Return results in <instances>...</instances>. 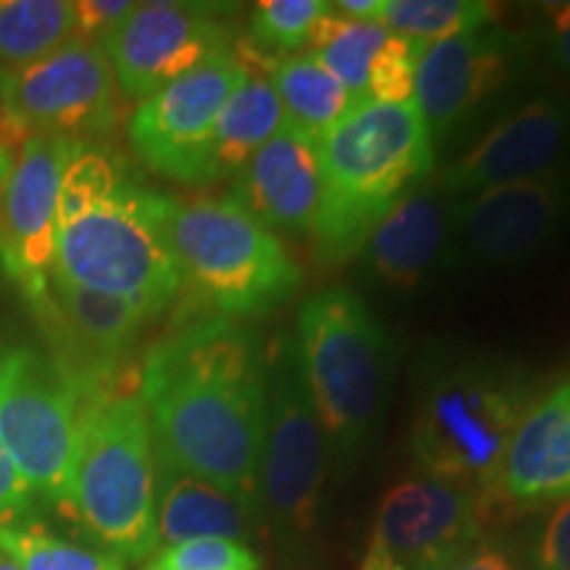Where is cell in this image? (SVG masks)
<instances>
[{
  "label": "cell",
  "mask_w": 570,
  "mask_h": 570,
  "mask_svg": "<svg viewBox=\"0 0 570 570\" xmlns=\"http://www.w3.org/2000/svg\"><path fill=\"white\" fill-rule=\"evenodd\" d=\"M169 240L196 315L265 317L302 288V269L277 233L233 196L169 198Z\"/></svg>",
  "instance_id": "obj_5"
},
{
  "label": "cell",
  "mask_w": 570,
  "mask_h": 570,
  "mask_svg": "<svg viewBox=\"0 0 570 570\" xmlns=\"http://www.w3.org/2000/svg\"><path fill=\"white\" fill-rule=\"evenodd\" d=\"M423 42L389 35L381 51L370 63L367 77V104H407L415 92V71Z\"/></svg>",
  "instance_id": "obj_31"
},
{
  "label": "cell",
  "mask_w": 570,
  "mask_h": 570,
  "mask_svg": "<svg viewBox=\"0 0 570 570\" xmlns=\"http://www.w3.org/2000/svg\"><path fill=\"white\" fill-rule=\"evenodd\" d=\"M132 0H77L75 3V38L85 42H101L117 30L135 11Z\"/></svg>",
  "instance_id": "obj_32"
},
{
  "label": "cell",
  "mask_w": 570,
  "mask_h": 570,
  "mask_svg": "<svg viewBox=\"0 0 570 570\" xmlns=\"http://www.w3.org/2000/svg\"><path fill=\"white\" fill-rule=\"evenodd\" d=\"M436 570H518L512 566V560L504 554L502 550L489 544H473L470 550L458 554L454 560H449L446 566H441Z\"/></svg>",
  "instance_id": "obj_37"
},
{
  "label": "cell",
  "mask_w": 570,
  "mask_h": 570,
  "mask_svg": "<svg viewBox=\"0 0 570 570\" xmlns=\"http://www.w3.org/2000/svg\"><path fill=\"white\" fill-rule=\"evenodd\" d=\"M0 570H19V568L13 566V562H11L9 558H6L3 552H0Z\"/></svg>",
  "instance_id": "obj_39"
},
{
  "label": "cell",
  "mask_w": 570,
  "mask_h": 570,
  "mask_svg": "<svg viewBox=\"0 0 570 570\" xmlns=\"http://www.w3.org/2000/svg\"><path fill=\"white\" fill-rule=\"evenodd\" d=\"M262 510L238 497L185 475L156 460V544L173 547L196 539H230L248 544Z\"/></svg>",
  "instance_id": "obj_21"
},
{
  "label": "cell",
  "mask_w": 570,
  "mask_h": 570,
  "mask_svg": "<svg viewBox=\"0 0 570 570\" xmlns=\"http://www.w3.org/2000/svg\"><path fill=\"white\" fill-rule=\"evenodd\" d=\"M244 80L225 104L214 132V180L238 175V169L285 125L281 98L269 77L252 61L244 59Z\"/></svg>",
  "instance_id": "obj_23"
},
{
  "label": "cell",
  "mask_w": 570,
  "mask_h": 570,
  "mask_svg": "<svg viewBox=\"0 0 570 570\" xmlns=\"http://www.w3.org/2000/svg\"><path fill=\"white\" fill-rule=\"evenodd\" d=\"M27 140H30V132L0 106V188L9 180L13 164H17V156L21 154Z\"/></svg>",
  "instance_id": "obj_36"
},
{
  "label": "cell",
  "mask_w": 570,
  "mask_h": 570,
  "mask_svg": "<svg viewBox=\"0 0 570 570\" xmlns=\"http://www.w3.org/2000/svg\"><path fill=\"white\" fill-rule=\"evenodd\" d=\"M533 399L531 375L494 356H446L425 367L410 428L412 465L491 502L504 452Z\"/></svg>",
  "instance_id": "obj_3"
},
{
  "label": "cell",
  "mask_w": 570,
  "mask_h": 570,
  "mask_svg": "<svg viewBox=\"0 0 570 570\" xmlns=\"http://www.w3.org/2000/svg\"><path fill=\"white\" fill-rule=\"evenodd\" d=\"M533 562L539 570H570V499L560 502L541 523Z\"/></svg>",
  "instance_id": "obj_33"
},
{
  "label": "cell",
  "mask_w": 570,
  "mask_h": 570,
  "mask_svg": "<svg viewBox=\"0 0 570 570\" xmlns=\"http://www.w3.org/2000/svg\"><path fill=\"white\" fill-rule=\"evenodd\" d=\"M169 198L122 180L104 202L59 227L51 273L161 315L183 294L167 227Z\"/></svg>",
  "instance_id": "obj_7"
},
{
  "label": "cell",
  "mask_w": 570,
  "mask_h": 570,
  "mask_svg": "<svg viewBox=\"0 0 570 570\" xmlns=\"http://www.w3.org/2000/svg\"><path fill=\"white\" fill-rule=\"evenodd\" d=\"M547 38L554 61L570 77V3H554L547 9Z\"/></svg>",
  "instance_id": "obj_35"
},
{
  "label": "cell",
  "mask_w": 570,
  "mask_h": 570,
  "mask_svg": "<svg viewBox=\"0 0 570 570\" xmlns=\"http://www.w3.org/2000/svg\"><path fill=\"white\" fill-rule=\"evenodd\" d=\"M138 394L156 460L262 510L267 377L256 331L190 315L148 348Z\"/></svg>",
  "instance_id": "obj_1"
},
{
  "label": "cell",
  "mask_w": 570,
  "mask_h": 570,
  "mask_svg": "<svg viewBox=\"0 0 570 570\" xmlns=\"http://www.w3.org/2000/svg\"><path fill=\"white\" fill-rule=\"evenodd\" d=\"M117 90L104 48L75 38L32 67L6 75L0 106L30 135L88 142L117 127Z\"/></svg>",
  "instance_id": "obj_11"
},
{
  "label": "cell",
  "mask_w": 570,
  "mask_h": 570,
  "mask_svg": "<svg viewBox=\"0 0 570 570\" xmlns=\"http://www.w3.org/2000/svg\"><path fill=\"white\" fill-rule=\"evenodd\" d=\"M223 6L154 0L138 3L101 42L125 98L146 101L212 59L233 51Z\"/></svg>",
  "instance_id": "obj_12"
},
{
  "label": "cell",
  "mask_w": 570,
  "mask_h": 570,
  "mask_svg": "<svg viewBox=\"0 0 570 570\" xmlns=\"http://www.w3.org/2000/svg\"><path fill=\"white\" fill-rule=\"evenodd\" d=\"M125 180L122 167L101 146L92 142H77L61 169L59 180V204H56V233L59 227L71 223L98 202L117 190Z\"/></svg>",
  "instance_id": "obj_28"
},
{
  "label": "cell",
  "mask_w": 570,
  "mask_h": 570,
  "mask_svg": "<svg viewBox=\"0 0 570 570\" xmlns=\"http://www.w3.org/2000/svg\"><path fill=\"white\" fill-rule=\"evenodd\" d=\"M497 17V9L483 0H383L377 24L423 46L481 30Z\"/></svg>",
  "instance_id": "obj_26"
},
{
  "label": "cell",
  "mask_w": 570,
  "mask_h": 570,
  "mask_svg": "<svg viewBox=\"0 0 570 570\" xmlns=\"http://www.w3.org/2000/svg\"><path fill=\"white\" fill-rule=\"evenodd\" d=\"M389 30L377 21H360L333 9L317 21L306 53H312L331 71L356 104H367L370 63L389 40Z\"/></svg>",
  "instance_id": "obj_25"
},
{
  "label": "cell",
  "mask_w": 570,
  "mask_h": 570,
  "mask_svg": "<svg viewBox=\"0 0 570 570\" xmlns=\"http://www.w3.org/2000/svg\"><path fill=\"white\" fill-rule=\"evenodd\" d=\"M35 508H38V494L27 487L0 444V525L30 523Z\"/></svg>",
  "instance_id": "obj_34"
},
{
  "label": "cell",
  "mask_w": 570,
  "mask_h": 570,
  "mask_svg": "<svg viewBox=\"0 0 570 570\" xmlns=\"http://www.w3.org/2000/svg\"><path fill=\"white\" fill-rule=\"evenodd\" d=\"M327 11L331 3L323 0H259L248 19V38L262 53H302Z\"/></svg>",
  "instance_id": "obj_29"
},
{
  "label": "cell",
  "mask_w": 570,
  "mask_h": 570,
  "mask_svg": "<svg viewBox=\"0 0 570 570\" xmlns=\"http://www.w3.org/2000/svg\"><path fill=\"white\" fill-rule=\"evenodd\" d=\"M512 508H541L570 499V375L537 394L512 433L497 494Z\"/></svg>",
  "instance_id": "obj_19"
},
{
  "label": "cell",
  "mask_w": 570,
  "mask_h": 570,
  "mask_svg": "<svg viewBox=\"0 0 570 570\" xmlns=\"http://www.w3.org/2000/svg\"><path fill=\"white\" fill-rule=\"evenodd\" d=\"M69 515L98 550L146 562L156 544V446L138 391H98L85 407Z\"/></svg>",
  "instance_id": "obj_4"
},
{
  "label": "cell",
  "mask_w": 570,
  "mask_h": 570,
  "mask_svg": "<svg viewBox=\"0 0 570 570\" xmlns=\"http://www.w3.org/2000/svg\"><path fill=\"white\" fill-rule=\"evenodd\" d=\"M566 209L568 185L558 175L452 198L449 244L454 262L473 269L520 265L550 244Z\"/></svg>",
  "instance_id": "obj_13"
},
{
  "label": "cell",
  "mask_w": 570,
  "mask_h": 570,
  "mask_svg": "<svg viewBox=\"0 0 570 570\" xmlns=\"http://www.w3.org/2000/svg\"><path fill=\"white\" fill-rule=\"evenodd\" d=\"M523 48L512 32L481 27L423 48L412 101L433 142L454 132L479 106L510 82Z\"/></svg>",
  "instance_id": "obj_16"
},
{
  "label": "cell",
  "mask_w": 570,
  "mask_h": 570,
  "mask_svg": "<svg viewBox=\"0 0 570 570\" xmlns=\"http://www.w3.org/2000/svg\"><path fill=\"white\" fill-rule=\"evenodd\" d=\"M142 570H262V558L244 541L196 539L161 547Z\"/></svg>",
  "instance_id": "obj_30"
},
{
  "label": "cell",
  "mask_w": 570,
  "mask_h": 570,
  "mask_svg": "<svg viewBox=\"0 0 570 570\" xmlns=\"http://www.w3.org/2000/svg\"><path fill=\"white\" fill-rule=\"evenodd\" d=\"M360 570H396V566L391 562V558L381 550V547L370 541V550H367L365 562H362Z\"/></svg>",
  "instance_id": "obj_38"
},
{
  "label": "cell",
  "mask_w": 570,
  "mask_h": 570,
  "mask_svg": "<svg viewBox=\"0 0 570 570\" xmlns=\"http://www.w3.org/2000/svg\"><path fill=\"white\" fill-rule=\"evenodd\" d=\"M449 212L452 198L436 183H417L370 233L362 267L389 288H415L449 248Z\"/></svg>",
  "instance_id": "obj_20"
},
{
  "label": "cell",
  "mask_w": 570,
  "mask_h": 570,
  "mask_svg": "<svg viewBox=\"0 0 570 570\" xmlns=\"http://www.w3.org/2000/svg\"><path fill=\"white\" fill-rule=\"evenodd\" d=\"M238 53L269 77L281 98L285 122L312 138H323L356 106L352 92L312 53L269 56L254 46H240Z\"/></svg>",
  "instance_id": "obj_22"
},
{
  "label": "cell",
  "mask_w": 570,
  "mask_h": 570,
  "mask_svg": "<svg viewBox=\"0 0 570 570\" xmlns=\"http://www.w3.org/2000/svg\"><path fill=\"white\" fill-rule=\"evenodd\" d=\"M489 499L462 483L417 473L381 499L373 544L396 570H436L479 544Z\"/></svg>",
  "instance_id": "obj_14"
},
{
  "label": "cell",
  "mask_w": 570,
  "mask_h": 570,
  "mask_svg": "<svg viewBox=\"0 0 570 570\" xmlns=\"http://www.w3.org/2000/svg\"><path fill=\"white\" fill-rule=\"evenodd\" d=\"M75 40L69 0H0V69L32 67Z\"/></svg>",
  "instance_id": "obj_24"
},
{
  "label": "cell",
  "mask_w": 570,
  "mask_h": 570,
  "mask_svg": "<svg viewBox=\"0 0 570 570\" xmlns=\"http://www.w3.org/2000/svg\"><path fill=\"white\" fill-rule=\"evenodd\" d=\"M568 132V104L558 96H537L515 106L465 154L446 164L436 185L449 198H458L497 185L554 175Z\"/></svg>",
  "instance_id": "obj_17"
},
{
  "label": "cell",
  "mask_w": 570,
  "mask_h": 570,
  "mask_svg": "<svg viewBox=\"0 0 570 570\" xmlns=\"http://www.w3.org/2000/svg\"><path fill=\"white\" fill-rule=\"evenodd\" d=\"M296 344L323 423L327 452L348 465L373 439L391 375V344L356 291L312 294L296 317Z\"/></svg>",
  "instance_id": "obj_6"
},
{
  "label": "cell",
  "mask_w": 570,
  "mask_h": 570,
  "mask_svg": "<svg viewBox=\"0 0 570 570\" xmlns=\"http://www.w3.org/2000/svg\"><path fill=\"white\" fill-rule=\"evenodd\" d=\"M323 190L312 223L325 265L360 256L383 214L433 167V138L415 101L356 104L317 140Z\"/></svg>",
  "instance_id": "obj_2"
},
{
  "label": "cell",
  "mask_w": 570,
  "mask_h": 570,
  "mask_svg": "<svg viewBox=\"0 0 570 570\" xmlns=\"http://www.w3.org/2000/svg\"><path fill=\"white\" fill-rule=\"evenodd\" d=\"M244 75L246 63L238 51H225L140 101L127 125L138 159L180 185L217 183L212 167L214 132Z\"/></svg>",
  "instance_id": "obj_10"
},
{
  "label": "cell",
  "mask_w": 570,
  "mask_h": 570,
  "mask_svg": "<svg viewBox=\"0 0 570 570\" xmlns=\"http://www.w3.org/2000/svg\"><path fill=\"white\" fill-rule=\"evenodd\" d=\"M3 90H6V71L0 69V104H3Z\"/></svg>",
  "instance_id": "obj_40"
},
{
  "label": "cell",
  "mask_w": 570,
  "mask_h": 570,
  "mask_svg": "<svg viewBox=\"0 0 570 570\" xmlns=\"http://www.w3.org/2000/svg\"><path fill=\"white\" fill-rule=\"evenodd\" d=\"M98 391L53 354L0 352V444L27 487L67 512L85 407Z\"/></svg>",
  "instance_id": "obj_8"
},
{
  "label": "cell",
  "mask_w": 570,
  "mask_h": 570,
  "mask_svg": "<svg viewBox=\"0 0 570 570\" xmlns=\"http://www.w3.org/2000/svg\"><path fill=\"white\" fill-rule=\"evenodd\" d=\"M267 420L262 449V510L285 537H306L317 525L327 439L306 383L294 333L275 336L265 352Z\"/></svg>",
  "instance_id": "obj_9"
},
{
  "label": "cell",
  "mask_w": 570,
  "mask_h": 570,
  "mask_svg": "<svg viewBox=\"0 0 570 570\" xmlns=\"http://www.w3.org/2000/svg\"><path fill=\"white\" fill-rule=\"evenodd\" d=\"M75 146V140L53 135H30L0 188V262L30 302L48 288L59 180Z\"/></svg>",
  "instance_id": "obj_15"
},
{
  "label": "cell",
  "mask_w": 570,
  "mask_h": 570,
  "mask_svg": "<svg viewBox=\"0 0 570 570\" xmlns=\"http://www.w3.org/2000/svg\"><path fill=\"white\" fill-rule=\"evenodd\" d=\"M0 552L19 570H125L109 552L56 537L35 520L0 525Z\"/></svg>",
  "instance_id": "obj_27"
},
{
  "label": "cell",
  "mask_w": 570,
  "mask_h": 570,
  "mask_svg": "<svg viewBox=\"0 0 570 570\" xmlns=\"http://www.w3.org/2000/svg\"><path fill=\"white\" fill-rule=\"evenodd\" d=\"M323 190L317 138L285 122L235 175L230 196L269 230H312Z\"/></svg>",
  "instance_id": "obj_18"
}]
</instances>
